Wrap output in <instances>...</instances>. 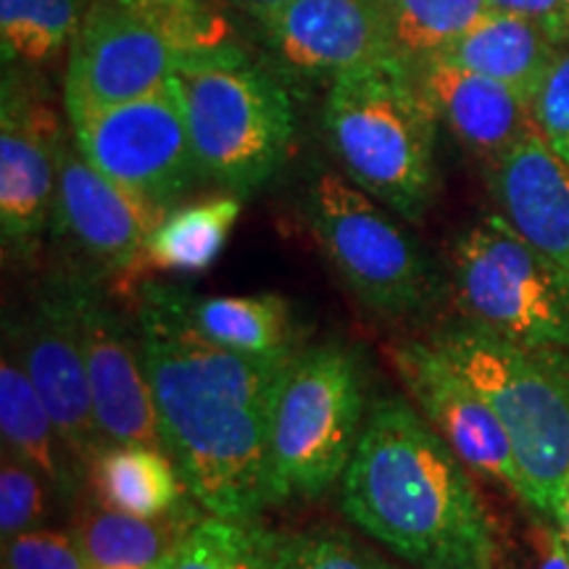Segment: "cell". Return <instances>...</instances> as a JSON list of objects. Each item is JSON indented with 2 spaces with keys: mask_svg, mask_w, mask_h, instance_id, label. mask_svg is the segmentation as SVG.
<instances>
[{
  "mask_svg": "<svg viewBox=\"0 0 569 569\" xmlns=\"http://www.w3.org/2000/svg\"><path fill=\"white\" fill-rule=\"evenodd\" d=\"M140 348L163 451L190 496L213 517L256 519L272 507L269 430L293 356H251L206 340L174 284L140 296Z\"/></svg>",
  "mask_w": 569,
  "mask_h": 569,
  "instance_id": "1",
  "label": "cell"
},
{
  "mask_svg": "<svg viewBox=\"0 0 569 569\" xmlns=\"http://www.w3.org/2000/svg\"><path fill=\"white\" fill-rule=\"evenodd\" d=\"M356 528L422 569H496L498 538L469 467L403 398L367 411L340 480Z\"/></svg>",
  "mask_w": 569,
  "mask_h": 569,
  "instance_id": "2",
  "label": "cell"
},
{
  "mask_svg": "<svg viewBox=\"0 0 569 569\" xmlns=\"http://www.w3.org/2000/svg\"><path fill=\"white\" fill-rule=\"evenodd\" d=\"M432 346L501 419L525 507L557 522L569 478V353L511 343L469 319L443 327Z\"/></svg>",
  "mask_w": 569,
  "mask_h": 569,
  "instance_id": "3",
  "label": "cell"
},
{
  "mask_svg": "<svg viewBox=\"0 0 569 569\" xmlns=\"http://www.w3.org/2000/svg\"><path fill=\"white\" fill-rule=\"evenodd\" d=\"M325 134L343 172L407 222H419L436 196L438 119L407 67L382 59L330 82Z\"/></svg>",
  "mask_w": 569,
  "mask_h": 569,
  "instance_id": "4",
  "label": "cell"
},
{
  "mask_svg": "<svg viewBox=\"0 0 569 569\" xmlns=\"http://www.w3.org/2000/svg\"><path fill=\"white\" fill-rule=\"evenodd\" d=\"M172 82L203 180L248 196L280 172L296 134L293 103L238 42L182 56Z\"/></svg>",
  "mask_w": 569,
  "mask_h": 569,
  "instance_id": "5",
  "label": "cell"
},
{
  "mask_svg": "<svg viewBox=\"0 0 569 569\" xmlns=\"http://www.w3.org/2000/svg\"><path fill=\"white\" fill-rule=\"evenodd\" d=\"M365 422L359 359L343 346L296 351L282 372L269 430L272 503L319 498L343 480Z\"/></svg>",
  "mask_w": 569,
  "mask_h": 569,
  "instance_id": "6",
  "label": "cell"
},
{
  "mask_svg": "<svg viewBox=\"0 0 569 569\" xmlns=\"http://www.w3.org/2000/svg\"><path fill=\"white\" fill-rule=\"evenodd\" d=\"M453 296L469 322L511 343L569 353V274L536 251L501 213L457 240Z\"/></svg>",
  "mask_w": 569,
  "mask_h": 569,
  "instance_id": "7",
  "label": "cell"
},
{
  "mask_svg": "<svg viewBox=\"0 0 569 569\" xmlns=\"http://www.w3.org/2000/svg\"><path fill=\"white\" fill-rule=\"evenodd\" d=\"M303 213L327 261L375 315L411 317L432 303L436 274L422 248L348 177L317 174Z\"/></svg>",
  "mask_w": 569,
  "mask_h": 569,
  "instance_id": "8",
  "label": "cell"
},
{
  "mask_svg": "<svg viewBox=\"0 0 569 569\" xmlns=\"http://www.w3.org/2000/svg\"><path fill=\"white\" fill-rule=\"evenodd\" d=\"M71 132L92 167L161 209L172 211L203 177L174 82L84 117Z\"/></svg>",
  "mask_w": 569,
  "mask_h": 569,
  "instance_id": "9",
  "label": "cell"
},
{
  "mask_svg": "<svg viewBox=\"0 0 569 569\" xmlns=\"http://www.w3.org/2000/svg\"><path fill=\"white\" fill-rule=\"evenodd\" d=\"M63 130L34 71L3 67L0 90V238L30 261L53 222Z\"/></svg>",
  "mask_w": 569,
  "mask_h": 569,
  "instance_id": "10",
  "label": "cell"
},
{
  "mask_svg": "<svg viewBox=\"0 0 569 569\" xmlns=\"http://www.w3.org/2000/svg\"><path fill=\"white\" fill-rule=\"evenodd\" d=\"M180 53L122 0H92L67 53L63 109L69 124L159 92Z\"/></svg>",
  "mask_w": 569,
  "mask_h": 569,
  "instance_id": "11",
  "label": "cell"
},
{
  "mask_svg": "<svg viewBox=\"0 0 569 569\" xmlns=\"http://www.w3.org/2000/svg\"><path fill=\"white\" fill-rule=\"evenodd\" d=\"M17 346L27 375L46 409L51 411L63 443L88 472L109 443L96 419L69 274H53L42 282Z\"/></svg>",
  "mask_w": 569,
  "mask_h": 569,
  "instance_id": "12",
  "label": "cell"
},
{
  "mask_svg": "<svg viewBox=\"0 0 569 569\" xmlns=\"http://www.w3.org/2000/svg\"><path fill=\"white\" fill-rule=\"evenodd\" d=\"M77 325L88 367L96 419L106 443H142L163 448L153 393L134 338L119 311L84 272H69Z\"/></svg>",
  "mask_w": 569,
  "mask_h": 569,
  "instance_id": "13",
  "label": "cell"
},
{
  "mask_svg": "<svg viewBox=\"0 0 569 569\" xmlns=\"http://www.w3.org/2000/svg\"><path fill=\"white\" fill-rule=\"evenodd\" d=\"M393 361L419 415L453 448L469 472L507 488L522 501V478L501 419L480 390L432 343L398 346Z\"/></svg>",
  "mask_w": 569,
  "mask_h": 569,
  "instance_id": "14",
  "label": "cell"
},
{
  "mask_svg": "<svg viewBox=\"0 0 569 569\" xmlns=\"http://www.w3.org/2000/svg\"><path fill=\"white\" fill-rule=\"evenodd\" d=\"M169 209L130 193L63 140L53 224L103 272H124L146 259V246Z\"/></svg>",
  "mask_w": 569,
  "mask_h": 569,
  "instance_id": "15",
  "label": "cell"
},
{
  "mask_svg": "<svg viewBox=\"0 0 569 569\" xmlns=\"http://www.w3.org/2000/svg\"><path fill=\"white\" fill-rule=\"evenodd\" d=\"M269 53L301 80H338L390 59L372 0H293L259 19Z\"/></svg>",
  "mask_w": 569,
  "mask_h": 569,
  "instance_id": "16",
  "label": "cell"
},
{
  "mask_svg": "<svg viewBox=\"0 0 569 569\" xmlns=\"http://www.w3.org/2000/svg\"><path fill=\"white\" fill-rule=\"evenodd\" d=\"M401 63L419 96L436 113L438 124L486 163L501 159L525 134L536 130L528 98L503 82L457 67L440 56Z\"/></svg>",
  "mask_w": 569,
  "mask_h": 569,
  "instance_id": "17",
  "label": "cell"
},
{
  "mask_svg": "<svg viewBox=\"0 0 569 569\" xmlns=\"http://www.w3.org/2000/svg\"><path fill=\"white\" fill-rule=\"evenodd\" d=\"M488 184L498 213L569 274V161L532 130L488 163Z\"/></svg>",
  "mask_w": 569,
  "mask_h": 569,
  "instance_id": "18",
  "label": "cell"
},
{
  "mask_svg": "<svg viewBox=\"0 0 569 569\" xmlns=\"http://www.w3.org/2000/svg\"><path fill=\"white\" fill-rule=\"evenodd\" d=\"M0 432L3 451L51 482L61 503L74 501L88 472L63 443L51 411L46 409L27 375L19 346H6L0 359Z\"/></svg>",
  "mask_w": 569,
  "mask_h": 569,
  "instance_id": "19",
  "label": "cell"
},
{
  "mask_svg": "<svg viewBox=\"0 0 569 569\" xmlns=\"http://www.w3.org/2000/svg\"><path fill=\"white\" fill-rule=\"evenodd\" d=\"M559 51L561 42L532 21L515 13L488 11L465 34L432 56L503 82L532 103Z\"/></svg>",
  "mask_w": 569,
  "mask_h": 569,
  "instance_id": "20",
  "label": "cell"
},
{
  "mask_svg": "<svg viewBox=\"0 0 569 569\" xmlns=\"http://www.w3.org/2000/svg\"><path fill=\"white\" fill-rule=\"evenodd\" d=\"M190 503L161 517H140L106 507L103 501L84 503L74 519L77 543L92 569L127 565H161L180 543V538L198 522Z\"/></svg>",
  "mask_w": 569,
  "mask_h": 569,
  "instance_id": "21",
  "label": "cell"
},
{
  "mask_svg": "<svg viewBox=\"0 0 569 569\" xmlns=\"http://www.w3.org/2000/svg\"><path fill=\"white\" fill-rule=\"evenodd\" d=\"M182 315L211 343L251 356H293L296 325L282 296H198L174 288Z\"/></svg>",
  "mask_w": 569,
  "mask_h": 569,
  "instance_id": "22",
  "label": "cell"
},
{
  "mask_svg": "<svg viewBox=\"0 0 569 569\" xmlns=\"http://www.w3.org/2000/svg\"><path fill=\"white\" fill-rule=\"evenodd\" d=\"M88 475L98 501L130 515L161 517L188 503L184 496L190 490L163 448L109 443L92 461Z\"/></svg>",
  "mask_w": 569,
  "mask_h": 569,
  "instance_id": "23",
  "label": "cell"
},
{
  "mask_svg": "<svg viewBox=\"0 0 569 569\" xmlns=\"http://www.w3.org/2000/svg\"><path fill=\"white\" fill-rule=\"evenodd\" d=\"M238 217L240 198L232 193L174 206L148 238L142 261L167 272H203L224 251Z\"/></svg>",
  "mask_w": 569,
  "mask_h": 569,
  "instance_id": "24",
  "label": "cell"
},
{
  "mask_svg": "<svg viewBox=\"0 0 569 569\" xmlns=\"http://www.w3.org/2000/svg\"><path fill=\"white\" fill-rule=\"evenodd\" d=\"M92 0H0L3 67L40 71L69 53Z\"/></svg>",
  "mask_w": 569,
  "mask_h": 569,
  "instance_id": "25",
  "label": "cell"
},
{
  "mask_svg": "<svg viewBox=\"0 0 569 569\" xmlns=\"http://www.w3.org/2000/svg\"><path fill=\"white\" fill-rule=\"evenodd\" d=\"M380 13L390 59L417 61L440 53L448 42L490 11L488 0H372Z\"/></svg>",
  "mask_w": 569,
  "mask_h": 569,
  "instance_id": "26",
  "label": "cell"
},
{
  "mask_svg": "<svg viewBox=\"0 0 569 569\" xmlns=\"http://www.w3.org/2000/svg\"><path fill=\"white\" fill-rule=\"evenodd\" d=\"M274 532L256 519L201 517L161 569H269Z\"/></svg>",
  "mask_w": 569,
  "mask_h": 569,
  "instance_id": "27",
  "label": "cell"
},
{
  "mask_svg": "<svg viewBox=\"0 0 569 569\" xmlns=\"http://www.w3.org/2000/svg\"><path fill=\"white\" fill-rule=\"evenodd\" d=\"M153 27L177 53H203L234 42L224 13L211 0H122Z\"/></svg>",
  "mask_w": 569,
  "mask_h": 569,
  "instance_id": "28",
  "label": "cell"
},
{
  "mask_svg": "<svg viewBox=\"0 0 569 569\" xmlns=\"http://www.w3.org/2000/svg\"><path fill=\"white\" fill-rule=\"evenodd\" d=\"M269 569H393L338 530L274 532Z\"/></svg>",
  "mask_w": 569,
  "mask_h": 569,
  "instance_id": "29",
  "label": "cell"
},
{
  "mask_svg": "<svg viewBox=\"0 0 569 569\" xmlns=\"http://www.w3.org/2000/svg\"><path fill=\"white\" fill-rule=\"evenodd\" d=\"M61 501L51 482L3 451L0 461V536L11 538L24 530L46 528L53 503Z\"/></svg>",
  "mask_w": 569,
  "mask_h": 569,
  "instance_id": "30",
  "label": "cell"
},
{
  "mask_svg": "<svg viewBox=\"0 0 569 569\" xmlns=\"http://www.w3.org/2000/svg\"><path fill=\"white\" fill-rule=\"evenodd\" d=\"M3 569H92L71 530L34 528L3 538Z\"/></svg>",
  "mask_w": 569,
  "mask_h": 569,
  "instance_id": "31",
  "label": "cell"
},
{
  "mask_svg": "<svg viewBox=\"0 0 569 569\" xmlns=\"http://www.w3.org/2000/svg\"><path fill=\"white\" fill-rule=\"evenodd\" d=\"M532 122L553 153L569 161V42L553 61L530 103Z\"/></svg>",
  "mask_w": 569,
  "mask_h": 569,
  "instance_id": "32",
  "label": "cell"
},
{
  "mask_svg": "<svg viewBox=\"0 0 569 569\" xmlns=\"http://www.w3.org/2000/svg\"><path fill=\"white\" fill-rule=\"evenodd\" d=\"M488 9L528 19L561 46L569 42V0H488Z\"/></svg>",
  "mask_w": 569,
  "mask_h": 569,
  "instance_id": "33",
  "label": "cell"
},
{
  "mask_svg": "<svg viewBox=\"0 0 569 569\" xmlns=\"http://www.w3.org/2000/svg\"><path fill=\"white\" fill-rule=\"evenodd\" d=\"M530 569H569V553L561 540L557 525L538 517V528L532 530V565Z\"/></svg>",
  "mask_w": 569,
  "mask_h": 569,
  "instance_id": "34",
  "label": "cell"
},
{
  "mask_svg": "<svg viewBox=\"0 0 569 569\" xmlns=\"http://www.w3.org/2000/svg\"><path fill=\"white\" fill-rule=\"evenodd\" d=\"M232 3L238 6V9H243L246 13H251V17L259 21V19H264L267 13H272L277 9H282V6L293 3V0H232Z\"/></svg>",
  "mask_w": 569,
  "mask_h": 569,
  "instance_id": "35",
  "label": "cell"
},
{
  "mask_svg": "<svg viewBox=\"0 0 569 569\" xmlns=\"http://www.w3.org/2000/svg\"><path fill=\"white\" fill-rule=\"evenodd\" d=\"M557 530L561 540H565L567 546V553H569V478H567V486H565V496H561V507H559V515H557Z\"/></svg>",
  "mask_w": 569,
  "mask_h": 569,
  "instance_id": "36",
  "label": "cell"
},
{
  "mask_svg": "<svg viewBox=\"0 0 569 569\" xmlns=\"http://www.w3.org/2000/svg\"><path fill=\"white\" fill-rule=\"evenodd\" d=\"M163 565V561H161ZM161 565H127V567H103V569H161Z\"/></svg>",
  "mask_w": 569,
  "mask_h": 569,
  "instance_id": "37",
  "label": "cell"
}]
</instances>
